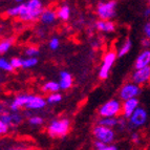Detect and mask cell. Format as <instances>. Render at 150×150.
I'll use <instances>...</instances> for the list:
<instances>
[{"instance_id": "e575fe53", "label": "cell", "mask_w": 150, "mask_h": 150, "mask_svg": "<svg viewBox=\"0 0 150 150\" xmlns=\"http://www.w3.org/2000/svg\"><path fill=\"white\" fill-rule=\"evenodd\" d=\"M126 125V122L124 121V119H120V120H118V125L117 126H120V127H125Z\"/></svg>"}, {"instance_id": "3957f363", "label": "cell", "mask_w": 150, "mask_h": 150, "mask_svg": "<svg viewBox=\"0 0 150 150\" xmlns=\"http://www.w3.org/2000/svg\"><path fill=\"white\" fill-rule=\"evenodd\" d=\"M98 112L101 118H115V115H119L122 112V104L119 100L111 99L104 103L99 108Z\"/></svg>"}, {"instance_id": "f546056e", "label": "cell", "mask_w": 150, "mask_h": 150, "mask_svg": "<svg viewBox=\"0 0 150 150\" xmlns=\"http://www.w3.org/2000/svg\"><path fill=\"white\" fill-rule=\"evenodd\" d=\"M8 129H10V127L0 120V135L6 134V133L8 132Z\"/></svg>"}, {"instance_id": "4dcf8cb0", "label": "cell", "mask_w": 150, "mask_h": 150, "mask_svg": "<svg viewBox=\"0 0 150 150\" xmlns=\"http://www.w3.org/2000/svg\"><path fill=\"white\" fill-rule=\"evenodd\" d=\"M93 146H95V148L97 150H101L105 147L106 144H104L103 142H100V141H95V142H93Z\"/></svg>"}, {"instance_id": "f1b7e54d", "label": "cell", "mask_w": 150, "mask_h": 150, "mask_svg": "<svg viewBox=\"0 0 150 150\" xmlns=\"http://www.w3.org/2000/svg\"><path fill=\"white\" fill-rule=\"evenodd\" d=\"M48 46H50V48L52 50H56L59 48V46H60V40L58 39V38L54 37L52 38L50 40V42H48Z\"/></svg>"}, {"instance_id": "d590c367", "label": "cell", "mask_w": 150, "mask_h": 150, "mask_svg": "<svg viewBox=\"0 0 150 150\" xmlns=\"http://www.w3.org/2000/svg\"><path fill=\"white\" fill-rule=\"evenodd\" d=\"M142 44H143V46H145V47H147V46H149L150 45V40L149 39H144V40L142 41Z\"/></svg>"}, {"instance_id": "e0dca14e", "label": "cell", "mask_w": 150, "mask_h": 150, "mask_svg": "<svg viewBox=\"0 0 150 150\" xmlns=\"http://www.w3.org/2000/svg\"><path fill=\"white\" fill-rule=\"evenodd\" d=\"M57 16L59 19H61L63 21L68 20L70 17V8L67 4L61 5L57 11Z\"/></svg>"}, {"instance_id": "277c9868", "label": "cell", "mask_w": 150, "mask_h": 150, "mask_svg": "<svg viewBox=\"0 0 150 150\" xmlns=\"http://www.w3.org/2000/svg\"><path fill=\"white\" fill-rule=\"evenodd\" d=\"M115 1H106V2L98 3L97 15L100 20L109 21L115 16Z\"/></svg>"}, {"instance_id": "52a82bcc", "label": "cell", "mask_w": 150, "mask_h": 150, "mask_svg": "<svg viewBox=\"0 0 150 150\" xmlns=\"http://www.w3.org/2000/svg\"><path fill=\"white\" fill-rule=\"evenodd\" d=\"M141 93V89L138 85H135L134 83H127L123 86L120 90V98L123 101H127L130 99H134L137 96H139Z\"/></svg>"}, {"instance_id": "cb8c5ba5", "label": "cell", "mask_w": 150, "mask_h": 150, "mask_svg": "<svg viewBox=\"0 0 150 150\" xmlns=\"http://www.w3.org/2000/svg\"><path fill=\"white\" fill-rule=\"evenodd\" d=\"M43 122H44V120L39 115H30L28 118V123L32 126H41Z\"/></svg>"}, {"instance_id": "8fae6325", "label": "cell", "mask_w": 150, "mask_h": 150, "mask_svg": "<svg viewBox=\"0 0 150 150\" xmlns=\"http://www.w3.org/2000/svg\"><path fill=\"white\" fill-rule=\"evenodd\" d=\"M138 106H139V100L137 98L124 101V103L122 104L123 115H124L125 118H130V117L132 115V113L138 109Z\"/></svg>"}, {"instance_id": "603a6c76", "label": "cell", "mask_w": 150, "mask_h": 150, "mask_svg": "<svg viewBox=\"0 0 150 150\" xmlns=\"http://www.w3.org/2000/svg\"><path fill=\"white\" fill-rule=\"evenodd\" d=\"M0 69L4 70V71H8V73H11V71L14 70V68H13L10 60L5 59V58L0 57Z\"/></svg>"}, {"instance_id": "74e56055", "label": "cell", "mask_w": 150, "mask_h": 150, "mask_svg": "<svg viewBox=\"0 0 150 150\" xmlns=\"http://www.w3.org/2000/svg\"><path fill=\"white\" fill-rule=\"evenodd\" d=\"M10 150H28V149H25V148H11Z\"/></svg>"}, {"instance_id": "f35d334b", "label": "cell", "mask_w": 150, "mask_h": 150, "mask_svg": "<svg viewBox=\"0 0 150 150\" xmlns=\"http://www.w3.org/2000/svg\"><path fill=\"white\" fill-rule=\"evenodd\" d=\"M150 14V8H148V10H146V12H145V15L146 16H148Z\"/></svg>"}, {"instance_id": "5b68a950", "label": "cell", "mask_w": 150, "mask_h": 150, "mask_svg": "<svg viewBox=\"0 0 150 150\" xmlns=\"http://www.w3.org/2000/svg\"><path fill=\"white\" fill-rule=\"evenodd\" d=\"M93 134L95 137L96 141L103 142L106 145H110V143L113 142L115 138V133L113 129L100 125H96L93 128Z\"/></svg>"}, {"instance_id": "44dd1931", "label": "cell", "mask_w": 150, "mask_h": 150, "mask_svg": "<svg viewBox=\"0 0 150 150\" xmlns=\"http://www.w3.org/2000/svg\"><path fill=\"white\" fill-rule=\"evenodd\" d=\"M38 64V58H25L22 60V68H32Z\"/></svg>"}, {"instance_id": "d4e9b609", "label": "cell", "mask_w": 150, "mask_h": 150, "mask_svg": "<svg viewBox=\"0 0 150 150\" xmlns=\"http://www.w3.org/2000/svg\"><path fill=\"white\" fill-rule=\"evenodd\" d=\"M0 120L10 127V126L12 125V112H8V111H5L4 110V111L0 115Z\"/></svg>"}, {"instance_id": "1f68e13d", "label": "cell", "mask_w": 150, "mask_h": 150, "mask_svg": "<svg viewBox=\"0 0 150 150\" xmlns=\"http://www.w3.org/2000/svg\"><path fill=\"white\" fill-rule=\"evenodd\" d=\"M144 30H145V34H146V36H147V38L150 40V22H148L147 24L145 25Z\"/></svg>"}, {"instance_id": "7a4b0ae2", "label": "cell", "mask_w": 150, "mask_h": 150, "mask_svg": "<svg viewBox=\"0 0 150 150\" xmlns=\"http://www.w3.org/2000/svg\"><path fill=\"white\" fill-rule=\"evenodd\" d=\"M70 129V122L68 119H56L53 120L47 126V133L50 138L60 139L67 135Z\"/></svg>"}, {"instance_id": "7402d4cb", "label": "cell", "mask_w": 150, "mask_h": 150, "mask_svg": "<svg viewBox=\"0 0 150 150\" xmlns=\"http://www.w3.org/2000/svg\"><path fill=\"white\" fill-rule=\"evenodd\" d=\"M62 101V95L60 93H50L46 98V102L48 104H57V103Z\"/></svg>"}, {"instance_id": "83f0119b", "label": "cell", "mask_w": 150, "mask_h": 150, "mask_svg": "<svg viewBox=\"0 0 150 150\" xmlns=\"http://www.w3.org/2000/svg\"><path fill=\"white\" fill-rule=\"evenodd\" d=\"M22 60L23 59H21L20 57H13L10 62L14 69H18V68H22Z\"/></svg>"}, {"instance_id": "6da1fadb", "label": "cell", "mask_w": 150, "mask_h": 150, "mask_svg": "<svg viewBox=\"0 0 150 150\" xmlns=\"http://www.w3.org/2000/svg\"><path fill=\"white\" fill-rule=\"evenodd\" d=\"M20 20L25 22H34L40 19V16L44 11L43 2L40 0H30L26 2L18 3Z\"/></svg>"}, {"instance_id": "7c38bea8", "label": "cell", "mask_w": 150, "mask_h": 150, "mask_svg": "<svg viewBox=\"0 0 150 150\" xmlns=\"http://www.w3.org/2000/svg\"><path fill=\"white\" fill-rule=\"evenodd\" d=\"M58 83H59L61 89L67 90L73 86V83H74L73 77H71V75L68 71L62 70L60 73V76H59V82Z\"/></svg>"}, {"instance_id": "30bf717a", "label": "cell", "mask_w": 150, "mask_h": 150, "mask_svg": "<svg viewBox=\"0 0 150 150\" xmlns=\"http://www.w3.org/2000/svg\"><path fill=\"white\" fill-rule=\"evenodd\" d=\"M131 79L135 85H140V84H143L147 81H150V66L135 70V73L132 75Z\"/></svg>"}, {"instance_id": "d6986e66", "label": "cell", "mask_w": 150, "mask_h": 150, "mask_svg": "<svg viewBox=\"0 0 150 150\" xmlns=\"http://www.w3.org/2000/svg\"><path fill=\"white\" fill-rule=\"evenodd\" d=\"M98 125L104 126V127L111 128L118 125V119L115 118H101L100 120L98 121Z\"/></svg>"}, {"instance_id": "d6a6232c", "label": "cell", "mask_w": 150, "mask_h": 150, "mask_svg": "<svg viewBox=\"0 0 150 150\" xmlns=\"http://www.w3.org/2000/svg\"><path fill=\"white\" fill-rule=\"evenodd\" d=\"M131 140H132L133 143H139L140 137H139V134H137V133H133V134L131 135Z\"/></svg>"}, {"instance_id": "60d3db41", "label": "cell", "mask_w": 150, "mask_h": 150, "mask_svg": "<svg viewBox=\"0 0 150 150\" xmlns=\"http://www.w3.org/2000/svg\"><path fill=\"white\" fill-rule=\"evenodd\" d=\"M149 4H150V2H149Z\"/></svg>"}, {"instance_id": "ac0fdd59", "label": "cell", "mask_w": 150, "mask_h": 150, "mask_svg": "<svg viewBox=\"0 0 150 150\" xmlns=\"http://www.w3.org/2000/svg\"><path fill=\"white\" fill-rule=\"evenodd\" d=\"M14 38H8V39H3L0 41V55H4L5 53H8L10 48L14 45Z\"/></svg>"}, {"instance_id": "ffe728a7", "label": "cell", "mask_w": 150, "mask_h": 150, "mask_svg": "<svg viewBox=\"0 0 150 150\" xmlns=\"http://www.w3.org/2000/svg\"><path fill=\"white\" fill-rule=\"evenodd\" d=\"M131 41H130V39H126L125 41H124V43L122 44V46H121L120 48H119V52H118V57H123V56H125L126 54L128 53L130 50V48H131Z\"/></svg>"}, {"instance_id": "484cf974", "label": "cell", "mask_w": 150, "mask_h": 150, "mask_svg": "<svg viewBox=\"0 0 150 150\" xmlns=\"http://www.w3.org/2000/svg\"><path fill=\"white\" fill-rule=\"evenodd\" d=\"M23 122V117L19 112H12V125L11 126H18Z\"/></svg>"}, {"instance_id": "ab89813d", "label": "cell", "mask_w": 150, "mask_h": 150, "mask_svg": "<svg viewBox=\"0 0 150 150\" xmlns=\"http://www.w3.org/2000/svg\"><path fill=\"white\" fill-rule=\"evenodd\" d=\"M0 32H1V28H0Z\"/></svg>"}, {"instance_id": "4fadbf2b", "label": "cell", "mask_w": 150, "mask_h": 150, "mask_svg": "<svg viewBox=\"0 0 150 150\" xmlns=\"http://www.w3.org/2000/svg\"><path fill=\"white\" fill-rule=\"evenodd\" d=\"M150 63V52L149 50H144L142 54L139 55L134 63L135 69H142L144 67H147L148 64Z\"/></svg>"}, {"instance_id": "836d02e7", "label": "cell", "mask_w": 150, "mask_h": 150, "mask_svg": "<svg viewBox=\"0 0 150 150\" xmlns=\"http://www.w3.org/2000/svg\"><path fill=\"white\" fill-rule=\"evenodd\" d=\"M101 150H118V148L115 147V146L113 145H106L105 147L103 148V149Z\"/></svg>"}, {"instance_id": "2e32d148", "label": "cell", "mask_w": 150, "mask_h": 150, "mask_svg": "<svg viewBox=\"0 0 150 150\" xmlns=\"http://www.w3.org/2000/svg\"><path fill=\"white\" fill-rule=\"evenodd\" d=\"M60 85H59V83L56 82V81H48L42 86V90L44 93H59V90H60Z\"/></svg>"}, {"instance_id": "9c48e42d", "label": "cell", "mask_w": 150, "mask_h": 150, "mask_svg": "<svg viewBox=\"0 0 150 150\" xmlns=\"http://www.w3.org/2000/svg\"><path fill=\"white\" fill-rule=\"evenodd\" d=\"M146 120H147V112L145 111V109L138 107V109L129 118V126L131 128L140 127L146 122Z\"/></svg>"}, {"instance_id": "8d00e7d4", "label": "cell", "mask_w": 150, "mask_h": 150, "mask_svg": "<svg viewBox=\"0 0 150 150\" xmlns=\"http://www.w3.org/2000/svg\"><path fill=\"white\" fill-rule=\"evenodd\" d=\"M3 111H4V108H3V105H2V104L0 103V115H1V113H2Z\"/></svg>"}, {"instance_id": "9a60e30c", "label": "cell", "mask_w": 150, "mask_h": 150, "mask_svg": "<svg viewBox=\"0 0 150 150\" xmlns=\"http://www.w3.org/2000/svg\"><path fill=\"white\" fill-rule=\"evenodd\" d=\"M95 26L99 32H102V33H113L115 30V24L111 20L109 21L99 20L96 22Z\"/></svg>"}, {"instance_id": "ba28073f", "label": "cell", "mask_w": 150, "mask_h": 150, "mask_svg": "<svg viewBox=\"0 0 150 150\" xmlns=\"http://www.w3.org/2000/svg\"><path fill=\"white\" fill-rule=\"evenodd\" d=\"M47 102L46 99H44L41 96H36V95H28V100L26 105H25V109L28 110H39L43 109L46 106Z\"/></svg>"}, {"instance_id": "8992f818", "label": "cell", "mask_w": 150, "mask_h": 150, "mask_svg": "<svg viewBox=\"0 0 150 150\" xmlns=\"http://www.w3.org/2000/svg\"><path fill=\"white\" fill-rule=\"evenodd\" d=\"M115 59H117V54L115 52H108L103 59L102 65H101L100 71H99V78L102 80L107 79L109 76L110 69L112 67L113 63H115Z\"/></svg>"}, {"instance_id": "4316f807", "label": "cell", "mask_w": 150, "mask_h": 150, "mask_svg": "<svg viewBox=\"0 0 150 150\" xmlns=\"http://www.w3.org/2000/svg\"><path fill=\"white\" fill-rule=\"evenodd\" d=\"M39 53H40V52H39L38 47H36V46H30V47H28L25 50V55L28 56V58H33V57L37 58Z\"/></svg>"}, {"instance_id": "5bb4252c", "label": "cell", "mask_w": 150, "mask_h": 150, "mask_svg": "<svg viewBox=\"0 0 150 150\" xmlns=\"http://www.w3.org/2000/svg\"><path fill=\"white\" fill-rule=\"evenodd\" d=\"M58 18L57 12L55 10L52 8H44V11L42 12L40 16V20L43 24H52L56 21V19Z\"/></svg>"}]
</instances>
